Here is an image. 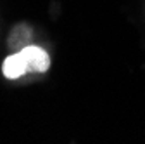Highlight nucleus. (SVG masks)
Wrapping results in <instances>:
<instances>
[{"mask_svg":"<svg viewBox=\"0 0 145 144\" xmlns=\"http://www.w3.org/2000/svg\"><path fill=\"white\" fill-rule=\"evenodd\" d=\"M19 56L23 59L26 73H45V71L50 68L48 54L43 49H40V47L28 45V47H24L19 52Z\"/></svg>","mask_w":145,"mask_h":144,"instance_id":"nucleus-1","label":"nucleus"},{"mask_svg":"<svg viewBox=\"0 0 145 144\" xmlns=\"http://www.w3.org/2000/svg\"><path fill=\"white\" fill-rule=\"evenodd\" d=\"M2 71H4V75L10 80L14 78H19L23 75H26V71H24V64H23V59L19 56V52L14 54V56H9L4 64H2Z\"/></svg>","mask_w":145,"mask_h":144,"instance_id":"nucleus-2","label":"nucleus"}]
</instances>
